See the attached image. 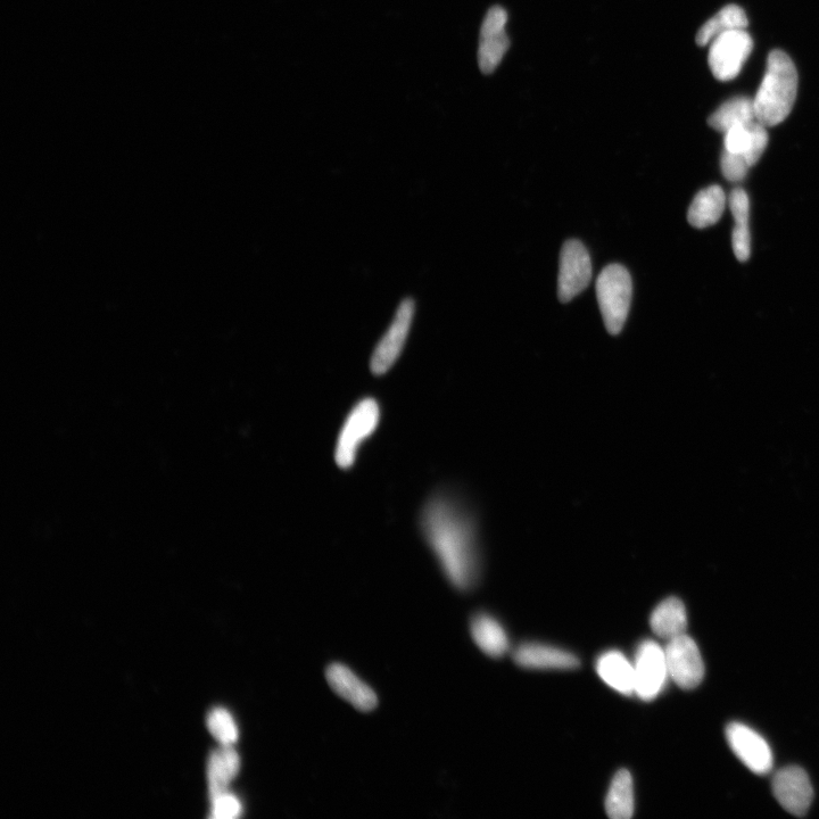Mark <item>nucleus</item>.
<instances>
[{
    "instance_id": "1",
    "label": "nucleus",
    "mask_w": 819,
    "mask_h": 819,
    "mask_svg": "<svg viewBox=\"0 0 819 819\" xmlns=\"http://www.w3.org/2000/svg\"><path fill=\"white\" fill-rule=\"evenodd\" d=\"M421 531L450 583L473 589L481 575V550L471 512L454 495L438 493L425 504Z\"/></svg>"
},
{
    "instance_id": "2",
    "label": "nucleus",
    "mask_w": 819,
    "mask_h": 819,
    "mask_svg": "<svg viewBox=\"0 0 819 819\" xmlns=\"http://www.w3.org/2000/svg\"><path fill=\"white\" fill-rule=\"evenodd\" d=\"M798 71L789 55L775 49L768 55L767 69L754 99L757 121L775 127L787 119L796 103Z\"/></svg>"
},
{
    "instance_id": "3",
    "label": "nucleus",
    "mask_w": 819,
    "mask_h": 819,
    "mask_svg": "<svg viewBox=\"0 0 819 819\" xmlns=\"http://www.w3.org/2000/svg\"><path fill=\"white\" fill-rule=\"evenodd\" d=\"M633 283L630 272L620 264H610L597 280L598 302L608 333H622L630 312Z\"/></svg>"
},
{
    "instance_id": "4",
    "label": "nucleus",
    "mask_w": 819,
    "mask_h": 819,
    "mask_svg": "<svg viewBox=\"0 0 819 819\" xmlns=\"http://www.w3.org/2000/svg\"><path fill=\"white\" fill-rule=\"evenodd\" d=\"M380 421V407L376 400L367 397L355 405L347 416L338 435L335 459L339 468L350 469L361 445L375 433Z\"/></svg>"
},
{
    "instance_id": "5",
    "label": "nucleus",
    "mask_w": 819,
    "mask_h": 819,
    "mask_svg": "<svg viewBox=\"0 0 819 819\" xmlns=\"http://www.w3.org/2000/svg\"><path fill=\"white\" fill-rule=\"evenodd\" d=\"M415 314L416 302L410 297L397 306L390 327L387 328L386 333L380 338L376 349L372 352L370 360L372 374L376 376L387 374L399 360L408 342Z\"/></svg>"
},
{
    "instance_id": "6",
    "label": "nucleus",
    "mask_w": 819,
    "mask_h": 819,
    "mask_svg": "<svg viewBox=\"0 0 819 819\" xmlns=\"http://www.w3.org/2000/svg\"><path fill=\"white\" fill-rule=\"evenodd\" d=\"M709 45V68L717 80L727 82L739 76L754 49V40L746 29L733 30L718 36Z\"/></svg>"
},
{
    "instance_id": "7",
    "label": "nucleus",
    "mask_w": 819,
    "mask_h": 819,
    "mask_svg": "<svg viewBox=\"0 0 819 819\" xmlns=\"http://www.w3.org/2000/svg\"><path fill=\"white\" fill-rule=\"evenodd\" d=\"M635 694L643 701L655 700L669 677L665 648L652 640L639 644L634 658Z\"/></svg>"
},
{
    "instance_id": "8",
    "label": "nucleus",
    "mask_w": 819,
    "mask_h": 819,
    "mask_svg": "<svg viewBox=\"0 0 819 819\" xmlns=\"http://www.w3.org/2000/svg\"><path fill=\"white\" fill-rule=\"evenodd\" d=\"M592 279L589 251L579 241H568L562 246L559 263L558 297L568 303L585 291Z\"/></svg>"
},
{
    "instance_id": "9",
    "label": "nucleus",
    "mask_w": 819,
    "mask_h": 819,
    "mask_svg": "<svg viewBox=\"0 0 819 819\" xmlns=\"http://www.w3.org/2000/svg\"><path fill=\"white\" fill-rule=\"evenodd\" d=\"M665 653L669 677L681 689H696L705 676V664L697 643L683 634L668 641Z\"/></svg>"
},
{
    "instance_id": "10",
    "label": "nucleus",
    "mask_w": 819,
    "mask_h": 819,
    "mask_svg": "<svg viewBox=\"0 0 819 819\" xmlns=\"http://www.w3.org/2000/svg\"><path fill=\"white\" fill-rule=\"evenodd\" d=\"M507 22L508 13L500 6L492 7L485 16L478 48L479 68L485 74L493 73L508 52Z\"/></svg>"
},
{
    "instance_id": "11",
    "label": "nucleus",
    "mask_w": 819,
    "mask_h": 819,
    "mask_svg": "<svg viewBox=\"0 0 819 819\" xmlns=\"http://www.w3.org/2000/svg\"><path fill=\"white\" fill-rule=\"evenodd\" d=\"M773 792L780 805L792 815L804 816L812 805L814 790L804 769L790 766L777 772Z\"/></svg>"
},
{
    "instance_id": "12",
    "label": "nucleus",
    "mask_w": 819,
    "mask_h": 819,
    "mask_svg": "<svg viewBox=\"0 0 819 819\" xmlns=\"http://www.w3.org/2000/svg\"><path fill=\"white\" fill-rule=\"evenodd\" d=\"M727 741L738 757L751 772L766 774L773 767V754L768 743L750 727L733 723L726 730Z\"/></svg>"
},
{
    "instance_id": "13",
    "label": "nucleus",
    "mask_w": 819,
    "mask_h": 819,
    "mask_svg": "<svg viewBox=\"0 0 819 819\" xmlns=\"http://www.w3.org/2000/svg\"><path fill=\"white\" fill-rule=\"evenodd\" d=\"M327 681L335 693L354 708L360 711L374 710L378 705V698L374 690L355 675L351 669L341 664L329 666L326 673Z\"/></svg>"
},
{
    "instance_id": "14",
    "label": "nucleus",
    "mask_w": 819,
    "mask_h": 819,
    "mask_svg": "<svg viewBox=\"0 0 819 819\" xmlns=\"http://www.w3.org/2000/svg\"><path fill=\"white\" fill-rule=\"evenodd\" d=\"M516 664L527 669L572 670L581 666V661L572 652L542 643L520 644L514 652Z\"/></svg>"
},
{
    "instance_id": "15",
    "label": "nucleus",
    "mask_w": 819,
    "mask_h": 819,
    "mask_svg": "<svg viewBox=\"0 0 819 819\" xmlns=\"http://www.w3.org/2000/svg\"><path fill=\"white\" fill-rule=\"evenodd\" d=\"M597 673L601 680L610 686L611 689L631 697L635 694V672L634 665L628 660L624 653L611 650L598 658Z\"/></svg>"
},
{
    "instance_id": "16",
    "label": "nucleus",
    "mask_w": 819,
    "mask_h": 819,
    "mask_svg": "<svg viewBox=\"0 0 819 819\" xmlns=\"http://www.w3.org/2000/svg\"><path fill=\"white\" fill-rule=\"evenodd\" d=\"M726 206V195L722 187L710 186L694 197L688 212L692 227L705 229L721 220Z\"/></svg>"
},
{
    "instance_id": "17",
    "label": "nucleus",
    "mask_w": 819,
    "mask_h": 819,
    "mask_svg": "<svg viewBox=\"0 0 819 819\" xmlns=\"http://www.w3.org/2000/svg\"><path fill=\"white\" fill-rule=\"evenodd\" d=\"M471 635L479 649L493 658H501L509 651V637L503 626L490 615L479 614L471 622Z\"/></svg>"
},
{
    "instance_id": "18",
    "label": "nucleus",
    "mask_w": 819,
    "mask_h": 819,
    "mask_svg": "<svg viewBox=\"0 0 819 819\" xmlns=\"http://www.w3.org/2000/svg\"><path fill=\"white\" fill-rule=\"evenodd\" d=\"M650 625L653 633L668 641L685 634L688 615L683 602L677 598H668L661 602L652 612Z\"/></svg>"
},
{
    "instance_id": "19",
    "label": "nucleus",
    "mask_w": 819,
    "mask_h": 819,
    "mask_svg": "<svg viewBox=\"0 0 819 819\" xmlns=\"http://www.w3.org/2000/svg\"><path fill=\"white\" fill-rule=\"evenodd\" d=\"M241 760L233 746H222L215 750L209 761V788L211 800L228 791L239 772Z\"/></svg>"
},
{
    "instance_id": "20",
    "label": "nucleus",
    "mask_w": 819,
    "mask_h": 819,
    "mask_svg": "<svg viewBox=\"0 0 819 819\" xmlns=\"http://www.w3.org/2000/svg\"><path fill=\"white\" fill-rule=\"evenodd\" d=\"M756 121L754 99L746 96L730 99L708 119L709 126L723 134L734 127L749 126Z\"/></svg>"
},
{
    "instance_id": "21",
    "label": "nucleus",
    "mask_w": 819,
    "mask_h": 819,
    "mask_svg": "<svg viewBox=\"0 0 819 819\" xmlns=\"http://www.w3.org/2000/svg\"><path fill=\"white\" fill-rule=\"evenodd\" d=\"M748 26L747 14L742 7L735 4L727 5L703 24L697 33L696 41L699 46L705 47L725 32L743 30Z\"/></svg>"
},
{
    "instance_id": "22",
    "label": "nucleus",
    "mask_w": 819,
    "mask_h": 819,
    "mask_svg": "<svg viewBox=\"0 0 819 819\" xmlns=\"http://www.w3.org/2000/svg\"><path fill=\"white\" fill-rule=\"evenodd\" d=\"M635 810L634 784L630 772L623 769L619 771L614 780L606 799V812L612 819H630Z\"/></svg>"
},
{
    "instance_id": "23",
    "label": "nucleus",
    "mask_w": 819,
    "mask_h": 819,
    "mask_svg": "<svg viewBox=\"0 0 819 819\" xmlns=\"http://www.w3.org/2000/svg\"><path fill=\"white\" fill-rule=\"evenodd\" d=\"M211 734L222 746H234L238 740V728L235 719L226 709H214L208 717Z\"/></svg>"
},
{
    "instance_id": "24",
    "label": "nucleus",
    "mask_w": 819,
    "mask_h": 819,
    "mask_svg": "<svg viewBox=\"0 0 819 819\" xmlns=\"http://www.w3.org/2000/svg\"><path fill=\"white\" fill-rule=\"evenodd\" d=\"M754 124L755 122L749 124V126H738L726 131L724 138L725 151L734 154H746L751 145Z\"/></svg>"
},
{
    "instance_id": "25",
    "label": "nucleus",
    "mask_w": 819,
    "mask_h": 819,
    "mask_svg": "<svg viewBox=\"0 0 819 819\" xmlns=\"http://www.w3.org/2000/svg\"><path fill=\"white\" fill-rule=\"evenodd\" d=\"M721 167L724 177L731 182H740L746 179L750 165L742 154H734L724 150Z\"/></svg>"
},
{
    "instance_id": "26",
    "label": "nucleus",
    "mask_w": 819,
    "mask_h": 819,
    "mask_svg": "<svg viewBox=\"0 0 819 819\" xmlns=\"http://www.w3.org/2000/svg\"><path fill=\"white\" fill-rule=\"evenodd\" d=\"M243 813V805L234 794L228 791L212 799V817L218 819H234Z\"/></svg>"
},
{
    "instance_id": "27",
    "label": "nucleus",
    "mask_w": 819,
    "mask_h": 819,
    "mask_svg": "<svg viewBox=\"0 0 819 819\" xmlns=\"http://www.w3.org/2000/svg\"><path fill=\"white\" fill-rule=\"evenodd\" d=\"M728 205H730L735 225H749L750 201L746 190L735 188L728 197Z\"/></svg>"
},
{
    "instance_id": "28",
    "label": "nucleus",
    "mask_w": 819,
    "mask_h": 819,
    "mask_svg": "<svg viewBox=\"0 0 819 819\" xmlns=\"http://www.w3.org/2000/svg\"><path fill=\"white\" fill-rule=\"evenodd\" d=\"M767 145L768 132L766 127L764 124L756 121L754 127H752V140L749 151L744 154V157H746L750 167L758 163L760 157L763 156L764 152L766 151Z\"/></svg>"
},
{
    "instance_id": "29",
    "label": "nucleus",
    "mask_w": 819,
    "mask_h": 819,
    "mask_svg": "<svg viewBox=\"0 0 819 819\" xmlns=\"http://www.w3.org/2000/svg\"><path fill=\"white\" fill-rule=\"evenodd\" d=\"M733 251L741 262H746L751 254V234L749 225L738 226L735 225L732 234Z\"/></svg>"
}]
</instances>
